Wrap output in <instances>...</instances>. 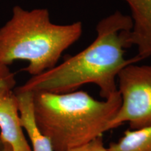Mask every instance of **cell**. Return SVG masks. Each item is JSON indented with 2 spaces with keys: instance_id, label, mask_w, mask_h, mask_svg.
<instances>
[{
  "instance_id": "obj_11",
  "label": "cell",
  "mask_w": 151,
  "mask_h": 151,
  "mask_svg": "<svg viewBox=\"0 0 151 151\" xmlns=\"http://www.w3.org/2000/svg\"><path fill=\"white\" fill-rule=\"evenodd\" d=\"M0 151H13V149L9 143L4 142L0 139Z\"/></svg>"
},
{
  "instance_id": "obj_4",
  "label": "cell",
  "mask_w": 151,
  "mask_h": 151,
  "mask_svg": "<svg viewBox=\"0 0 151 151\" xmlns=\"http://www.w3.org/2000/svg\"><path fill=\"white\" fill-rule=\"evenodd\" d=\"M117 89L122 104L109 123V130L125 122L132 130L150 126L151 65H127L119 73Z\"/></svg>"
},
{
  "instance_id": "obj_9",
  "label": "cell",
  "mask_w": 151,
  "mask_h": 151,
  "mask_svg": "<svg viewBox=\"0 0 151 151\" xmlns=\"http://www.w3.org/2000/svg\"><path fill=\"white\" fill-rule=\"evenodd\" d=\"M16 84L15 75L9 69V66L0 63V88L13 90Z\"/></svg>"
},
{
  "instance_id": "obj_5",
  "label": "cell",
  "mask_w": 151,
  "mask_h": 151,
  "mask_svg": "<svg viewBox=\"0 0 151 151\" xmlns=\"http://www.w3.org/2000/svg\"><path fill=\"white\" fill-rule=\"evenodd\" d=\"M0 139L13 151H32L22 131L16 94L5 88H0Z\"/></svg>"
},
{
  "instance_id": "obj_2",
  "label": "cell",
  "mask_w": 151,
  "mask_h": 151,
  "mask_svg": "<svg viewBox=\"0 0 151 151\" xmlns=\"http://www.w3.org/2000/svg\"><path fill=\"white\" fill-rule=\"evenodd\" d=\"M33 93L36 124L53 151H68L103 137L122 104L118 91L101 101L82 90Z\"/></svg>"
},
{
  "instance_id": "obj_3",
  "label": "cell",
  "mask_w": 151,
  "mask_h": 151,
  "mask_svg": "<svg viewBox=\"0 0 151 151\" xmlns=\"http://www.w3.org/2000/svg\"><path fill=\"white\" fill-rule=\"evenodd\" d=\"M83 24H57L47 9H13L11 18L0 28V63L9 66L24 60V70L32 76L55 67L62 54L80 39Z\"/></svg>"
},
{
  "instance_id": "obj_8",
  "label": "cell",
  "mask_w": 151,
  "mask_h": 151,
  "mask_svg": "<svg viewBox=\"0 0 151 151\" xmlns=\"http://www.w3.org/2000/svg\"><path fill=\"white\" fill-rule=\"evenodd\" d=\"M108 151H151V125L127 129L118 142L111 143Z\"/></svg>"
},
{
  "instance_id": "obj_6",
  "label": "cell",
  "mask_w": 151,
  "mask_h": 151,
  "mask_svg": "<svg viewBox=\"0 0 151 151\" xmlns=\"http://www.w3.org/2000/svg\"><path fill=\"white\" fill-rule=\"evenodd\" d=\"M131 11V46H136L141 60L151 56V0H124Z\"/></svg>"
},
{
  "instance_id": "obj_1",
  "label": "cell",
  "mask_w": 151,
  "mask_h": 151,
  "mask_svg": "<svg viewBox=\"0 0 151 151\" xmlns=\"http://www.w3.org/2000/svg\"><path fill=\"white\" fill-rule=\"evenodd\" d=\"M131 17L116 11L101 19L96 26V38L87 48L68 57L59 65L29 78L16 91L48 92L63 94L81 86L94 84L100 96L106 99L118 91L117 78L122 69L141 60L126 59L130 48Z\"/></svg>"
},
{
  "instance_id": "obj_10",
  "label": "cell",
  "mask_w": 151,
  "mask_h": 151,
  "mask_svg": "<svg viewBox=\"0 0 151 151\" xmlns=\"http://www.w3.org/2000/svg\"><path fill=\"white\" fill-rule=\"evenodd\" d=\"M68 151H108L104 146L102 137H98L83 146L71 148Z\"/></svg>"
},
{
  "instance_id": "obj_7",
  "label": "cell",
  "mask_w": 151,
  "mask_h": 151,
  "mask_svg": "<svg viewBox=\"0 0 151 151\" xmlns=\"http://www.w3.org/2000/svg\"><path fill=\"white\" fill-rule=\"evenodd\" d=\"M20 123L25 129L31 142L32 151H53L51 143L38 128L34 116L33 92L16 91Z\"/></svg>"
}]
</instances>
